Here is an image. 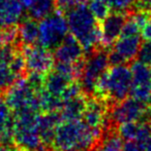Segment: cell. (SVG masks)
<instances>
[{
  "label": "cell",
  "instance_id": "23",
  "mask_svg": "<svg viewBox=\"0 0 151 151\" xmlns=\"http://www.w3.org/2000/svg\"><path fill=\"white\" fill-rule=\"evenodd\" d=\"M19 79L7 65L0 64V96H3L8 88Z\"/></svg>",
  "mask_w": 151,
  "mask_h": 151
},
{
  "label": "cell",
  "instance_id": "22",
  "mask_svg": "<svg viewBox=\"0 0 151 151\" xmlns=\"http://www.w3.org/2000/svg\"><path fill=\"white\" fill-rule=\"evenodd\" d=\"M38 25L35 20H25L18 26L19 40L22 45H32L38 41Z\"/></svg>",
  "mask_w": 151,
  "mask_h": 151
},
{
  "label": "cell",
  "instance_id": "20",
  "mask_svg": "<svg viewBox=\"0 0 151 151\" xmlns=\"http://www.w3.org/2000/svg\"><path fill=\"white\" fill-rule=\"evenodd\" d=\"M123 139L116 127H110L103 133L90 151H122Z\"/></svg>",
  "mask_w": 151,
  "mask_h": 151
},
{
  "label": "cell",
  "instance_id": "30",
  "mask_svg": "<svg viewBox=\"0 0 151 151\" xmlns=\"http://www.w3.org/2000/svg\"><path fill=\"white\" fill-rule=\"evenodd\" d=\"M0 151H23L15 142L0 143Z\"/></svg>",
  "mask_w": 151,
  "mask_h": 151
},
{
  "label": "cell",
  "instance_id": "1",
  "mask_svg": "<svg viewBox=\"0 0 151 151\" xmlns=\"http://www.w3.org/2000/svg\"><path fill=\"white\" fill-rule=\"evenodd\" d=\"M65 17L69 31L81 43L87 56L101 47V28L86 4L66 10Z\"/></svg>",
  "mask_w": 151,
  "mask_h": 151
},
{
  "label": "cell",
  "instance_id": "24",
  "mask_svg": "<svg viewBox=\"0 0 151 151\" xmlns=\"http://www.w3.org/2000/svg\"><path fill=\"white\" fill-rule=\"evenodd\" d=\"M89 9L97 21L101 22L109 14L110 7L107 0H89Z\"/></svg>",
  "mask_w": 151,
  "mask_h": 151
},
{
  "label": "cell",
  "instance_id": "7",
  "mask_svg": "<svg viewBox=\"0 0 151 151\" xmlns=\"http://www.w3.org/2000/svg\"><path fill=\"white\" fill-rule=\"evenodd\" d=\"M110 123L118 127L122 123L133 121H146L151 117V104L144 103L133 97L114 104L110 108Z\"/></svg>",
  "mask_w": 151,
  "mask_h": 151
},
{
  "label": "cell",
  "instance_id": "15",
  "mask_svg": "<svg viewBox=\"0 0 151 151\" xmlns=\"http://www.w3.org/2000/svg\"><path fill=\"white\" fill-rule=\"evenodd\" d=\"M116 129L123 141H137L144 145L148 140L151 139L149 125L146 121L122 123L116 127Z\"/></svg>",
  "mask_w": 151,
  "mask_h": 151
},
{
  "label": "cell",
  "instance_id": "34",
  "mask_svg": "<svg viewBox=\"0 0 151 151\" xmlns=\"http://www.w3.org/2000/svg\"><path fill=\"white\" fill-rule=\"evenodd\" d=\"M63 151H88V150H82V149H67V150H63Z\"/></svg>",
  "mask_w": 151,
  "mask_h": 151
},
{
  "label": "cell",
  "instance_id": "26",
  "mask_svg": "<svg viewBox=\"0 0 151 151\" xmlns=\"http://www.w3.org/2000/svg\"><path fill=\"white\" fill-rule=\"evenodd\" d=\"M137 58L138 61L151 66V40H145L144 43L142 42Z\"/></svg>",
  "mask_w": 151,
  "mask_h": 151
},
{
  "label": "cell",
  "instance_id": "11",
  "mask_svg": "<svg viewBox=\"0 0 151 151\" xmlns=\"http://www.w3.org/2000/svg\"><path fill=\"white\" fill-rule=\"evenodd\" d=\"M127 18V14L113 12L101 21V24L99 25L101 47H109L120 37Z\"/></svg>",
  "mask_w": 151,
  "mask_h": 151
},
{
  "label": "cell",
  "instance_id": "33",
  "mask_svg": "<svg viewBox=\"0 0 151 151\" xmlns=\"http://www.w3.org/2000/svg\"><path fill=\"white\" fill-rule=\"evenodd\" d=\"M144 151H151V139L144 144Z\"/></svg>",
  "mask_w": 151,
  "mask_h": 151
},
{
  "label": "cell",
  "instance_id": "27",
  "mask_svg": "<svg viewBox=\"0 0 151 151\" xmlns=\"http://www.w3.org/2000/svg\"><path fill=\"white\" fill-rule=\"evenodd\" d=\"M141 33V28L139 25L129 17L127 18L126 22H125L124 26L122 28V32H121L120 36H133V35H140Z\"/></svg>",
  "mask_w": 151,
  "mask_h": 151
},
{
  "label": "cell",
  "instance_id": "25",
  "mask_svg": "<svg viewBox=\"0 0 151 151\" xmlns=\"http://www.w3.org/2000/svg\"><path fill=\"white\" fill-rule=\"evenodd\" d=\"M136 0H107L109 4L110 9H112L114 12H122L127 14L133 12V7L135 5Z\"/></svg>",
  "mask_w": 151,
  "mask_h": 151
},
{
  "label": "cell",
  "instance_id": "18",
  "mask_svg": "<svg viewBox=\"0 0 151 151\" xmlns=\"http://www.w3.org/2000/svg\"><path fill=\"white\" fill-rule=\"evenodd\" d=\"M74 81H76V79L53 69L50 70L47 74H44V90L50 93L51 95L61 98L65 90Z\"/></svg>",
  "mask_w": 151,
  "mask_h": 151
},
{
  "label": "cell",
  "instance_id": "2",
  "mask_svg": "<svg viewBox=\"0 0 151 151\" xmlns=\"http://www.w3.org/2000/svg\"><path fill=\"white\" fill-rule=\"evenodd\" d=\"M101 136L83 119L62 120L58 124L53 140V150L82 149L90 151Z\"/></svg>",
  "mask_w": 151,
  "mask_h": 151
},
{
  "label": "cell",
  "instance_id": "8",
  "mask_svg": "<svg viewBox=\"0 0 151 151\" xmlns=\"http://www.w3.org/2000/svg\"><path fill=\"white\" fill-rule=\"evenodd\" d=\"M110 108L111 106L105 100L96 96H90L87 98L86 107L83 112L82 119L99 136H101L106 129L112 127L109 116Z\"/></svg>",
  "mask_w": 151,
  "mask_h": 151
},
{
  "label": "cell",
  "instance_id": "6",
  "mask_svg": "<svg viewBox=\"0 0 151 151\" xmlns=\"http://www.w3.org/2000/svg\"><path fill=\"white\" fill-rule=\"evenodd\" d=\"M42 91H38L31 86L25 76L17 79V81L3 95V100L12 112L24 109L40 112L39 93Z\"/></svg>",
  "mask_w": 151,
  "mask_h": 151
},
{
  "label": "cell",
  "instance_id": "19",
  "mask_svg": "<svg viewBox=\"0 0 151 151\" xmlns=\"http://www.w3.org/2000/svg\"><path fill=\"white\" fill-rule=\"evenodd\" d=\"M29 18L40 21L54 12L57 0H20Z\"/></svg>",
  "mask_w": 151,
  "mask_h": 151
},
{
  "label": "cell",
  "instance_id": "21",
  "mask_svg": "<svg viewBox=\"0 0 151 151\" xmlns=\"http://www.w3.org/2000/svg\"><path fill=\"white\" fill-rule=\"evenodd\" d=\"M14 115L3 98L0 97V143L12 142Z\"/></svg>",
  "mask_w": 151,
  "mask_h": 151
},
{
  "label": "cell",
  "instance_id": "4",
  "mask_svg": "<svg viewBox=\"0 0 151 151\" xmlns=\"http://www.w3.org/2000/svg\"><path fill=\"white\" fill-rule=\"evenodd\" d=\"M109 65L108 52L101 47L93 50L87 56L82 72L78 79L84 95H86L87 97L94 95L97 82L101 76L107 71Z\"/></svg>",
  "mask_w": 151,
  "mask_h": 151
},
{
  "label": "cell",
  "instance_id": "13",
  "mask_svg": "<svg viewBox=\"0 0 151 151\" xmlns=\"http://www.w3.org/2000/svg\"><path fill=\"white\" fill-rule=\"evenodd\" d=\"M61 117L59 111L54 112H40L38 114L36 127L38 134L42 138V142L48 147L53 149V140H54L55 132L61 122Z\"/></svg>",
  "mask_w": 151,
  "mask_h": 151
},
{
  "label": "cell",
  "instance_id": "29",
  "mask_svg": "<svg viewBox=\"0 0 151 151\" xmlns=\"http://www.w3.org/2000/svg\"><path fill=\"white\" fill-rule=\"evenodd\" d=\"M122 151H144V145L137 141H126L123 144Z\"/></svg>",
  "mask_w": 151,
  "mask_h": 151
},
{
  "label": "cell",
  "instance_id": "32",
  "mask_svg": "<svg viewBox=\"0 0 151 151\" xmlns=\"http://www.w3.org/2000/svg\"><path fill=\"white\" fill-rule=\"evenodd\" d=\"M138 1L141 4L142 9L151 10V0H138Z\"/></svg>",
  "mask_w": 151,
  "mask_h": 151
},
{
  "label": "cell",
  "instance_id": "9",
  "mask_svg": "<svg viewBox=\"0 0 151 151\" xmlns=\"http://www.w3.org/2000/svg\"><path fill=\"white\" fill-rule=\"evenodd\" d=\"M131 88L129 96L144 103L151 104V66L140 61L133 63Z\"/></svg>",
  "mask_w": 151,
  "mask_h": 151
},
{
  "label": "cell",
  "instance_id": "12",
  "mask_svg": "<svg viewBox=\"0 0 151 151\" xmlns=\"http://www.w3.org/2000/svg\"><path fill=\"white\" fill-rule=\"evenodd\" d=\"M85 52L81 43L73 35H67L60 44L54 50L55 62L69 64H78L85 60Z\"/></svg>",
  "mask_w": 151,
  "mask_h": 151
},
{
  "label": "cell",
  "instance_id": "3",
  "mask_svg": "<svg viewBox=\"0 0 151 151\" xmlns=\"http://www.w3.org/2000/svg\"><path fill=\"white\" fill-rule=\"evenodd\" d=\"M131 68L123 65L112 66L101 76L95 88L94 95L113 106L126 99L131 93Z\"/></svg>",
  "mask_w": 151,
  "mask_h": 151
},
{
  "label": "cell",
  "instance_id": "31",
  "mask_svg": "<svg viewBox=\"0 0 151 151\" xmlns=\"http://www.w3.org/2000/svg\"><path fill=\"white\" fill-rule=\"evenodd\" d=\"M142 39L144 40H151V19L144 25V27L141 29Z\"/></svg>",
  "mask_w": 151,
  "mask_h": 151
},
{
  "label": "cell",
  "instance_id": "16",
  "mask_svg": "<svg viewBox=\"0 0 151 151\" xmlns=\"http://www.w3.org/2000/svg\"><path fill=\"white\" fill-rule=\"evenodd\" d=\"M24 7L20 0H0V28L16 26L21 21Z\"/></svg>",
  "mask_w": 151,
  "mask_h": 151
},
{
  "label": "cell",
  "instance_id": "14",
  "mask_svg": "<svg viewBox=\"0 0 151 151\" xmlns=\"http://www.w3.org/2000/svg\"><path fill=\"white\" fill-rule=\"evenodd\" d=\"M141 45L142 37L140 35L120 36L114 42V45L111 50L122 59L123 63L126 64L128 62H133L137 58Z\"/></svg>",
  "mask_w": 151,
  "mask_h": 151
},
{
  "label": "cell",
  "instance_id": "10",
  "mask_svg": "<svg viewBox=\"0 0 151 151\" xmlns=\"http://www.w3.org/2000/svg\"><path fill=\"white\" fill-rule=\"evenodd\" d=\"M23 55L26 63V71L47 74L54 66V56L51 50L42 47V45H23Z\"/></svg>",
  "mask_w": 151,
  "mask_h": 151
},
{
  "label": "cell",
  "instance_id": "17",
  "mask_svg": "<svg viewBox=\"0 0 151 151\" xmlns=\"http://www.w3.org/2000/svg\"><path fill=\"white\" fill-rule=\"evenodd\" d=\"M87 98L88 97L82 93L75 97L62 100V105L59 110L61 120L81 119L86 107Z\"/></svg>",
  "mask_w": 151,
  "mask_h": 151
},
{
  "label": "cell",
  "instance_id": "5",
  "mask_svg": "<svg viewBox=\"0 0 151 151\" xmlns=\"http://www.w3.org/2000/svg\"><path fill=\"white\" fill-rule=\"evenodd\" d=\"M38 43L49 50H54L69 35L66 17L60 9L51 12L38 24Z\"/></svg>",
  "mask_w": 151,
  "mask_h": 151
},
{
  "label": "cell",
  "instance_id": "35",
  "mask_svg": "<svg viewBox=\"0 0 151 151\" xmlns=\"http://www.w3.org/2000/svg\"><path fill=\"white\" fill-rule=\"evenodd\" d=\"M148 125H149V129H150V133H151V117L148 120Z\"/></svg>",
  "mask_w": 151,
  "mask_h": 151
},
{
  "label": "cell",
  "instance_id": "28",
  "mask_svg": "<svg viewBox=\"0 0 151 151\" xmlns=\"http://www.w3.org/2000/svg\"><path fill=\"white\" fill-rule=\"evenodd\" d=\"M89 0H57V6L61 12H66L78 5L86 4Z\"/></svg>",
  "mask_w": 151,
  "mask_h": 151
}]
</instances>
